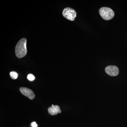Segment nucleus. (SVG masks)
Instances as JSON below:
<instances>
[{
    "mask_svg": "<svg viewBox=\"0 0 127 127\" xmlns=\"http://www.w3.org/2000/svg\"><path fill=\"white\" fill-rule=\"evenodd\" d=\"M27 78L30 81H33L35 79V77L32 74H29L27 76Z\"/></svg>",
    "mask_w": 127,
    "mask_h": 127,
    "instance_id": "8",
    "label": "nucleus"
},
{
    "mask_svg": "<svg viewBox=\"0 0 127 127\" xmlns=\"http://www.w3.org/2000/svg\"><path fill=\"white\" fill-rule=\"evenodd\" d=\"M48 113L52 116L56 115L58 113H61L62 112L61 110L60 107L58 105H55L53 106L50 107L48 109Z\"/></svg>",
    "mask_w": 127,
    "mask_h": 127,
    "instance_id": "6",
    "label": "nucleus"
},
{
    "mask_svg": "<svg viewBox=\"0 0 127 127\" xmlns=\"http://www.w3.org/2000/svg\"><path fill=\"white\" fill-rule=\"evenodd\" d=\"M10 76L13 79H16L17 78L18 76V74L15 71H12L10 72Z\"/></svg>",
    "mask_w": 127,
    "mask_h": 127,
    "instance_id": "7",
    "label": "nucleus"
},
{
    "mask_svg": "<svg viewBox=\"0 0 127 127\" xmlns=\"http://www.w3.org/2000/svg\"><path fill=\"white\" fill-rule=\"evenodd\" d=\"M27 39L23 38L21 39L17 44L15 48V53L18 58H22L27 54Z\"/></svg>",
    "mask_w": 127,
    "mask_h": 127,
    "instance_id": "1",
    "label": "nucleus"
},
{
    "mask_svg": "<svg viewBox=\"0 0 127 127\" xmlns=\"http://www.w3.org/2000/svg\"><path fill=\"white\" fill-rule=\"evenodd\" d=\"M63 15L66 19L71 21L75 20L76 17L77 13L75 10L67 7L64 9L62 12Z\"/></svg>",
    "mask_w": 127,
    "mask_h": 127,
    "instance_id": "3",
    "label": "nucleus"
},
{
    "mask_svg": "<svg viewBox=\"0 0 127 127\" xmlns=\"http://www.w3.org/2000/svg\"><path fill=\"white\" fill-rule=\"evenodd\" d=\"M105 70L108 75L112 76H116L119 73L118 67L115 66H108L105 68Z\"/></svg>",
    "mask_w": 127,
    "mask_h": 127,
    "instance_id": "4",
    "label": "nucleus"
},
{
    "mask_svg": "<svg viewBox=\"0 0 127 127\" xmlns=\"http://www.w3.org/2000/svg\"><path fill=\"white\" fill-rule=\"evenodd\" d=\"M99 12L103 19L106 20H111L114 16V12L109 7H101L99 10Z\"/></svg>",
    "mask_w": 127,
    "mask_h": 127,
    "instance_id": "2",
    "label": "nucleus"
},
{
    "mask_svg": "<svg viewBox=\"0 0 127 127\" xmlns=\"http://www.w3.org/2000/svg\"><path fill=\"white\" fill-rule=\"evenodd\" d=\"M32 127H37V125L36 123L35 122H34L32 124Z\"/></svg>",
    "mask_w": 127,
    "mask_h": 127,
    "instance_id": "9",
    "label": "nucleus"
},
{
    "mask_svg": "<svg viewBox=\"0 0 127 127\" xmlns=\"http://www.w3.org/2000/svg\"><path fill=\"white\" fill-rule=\"evenodd\" d=\"M20 91L23 95L27 97L30 100H33L35 98V94L33 91L30 89L26 87H21Z\"/></svg>",
    "mask_w": 127,
    "mask_h": 127,
    "instance_id": "5",
    "label": "nucleus"
}]
</instances>
